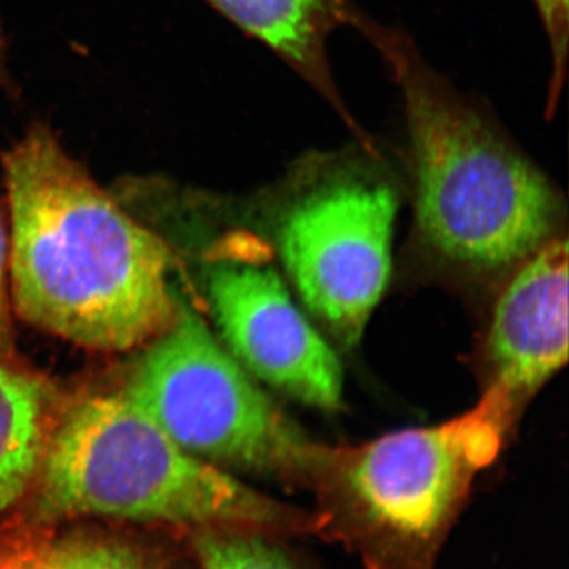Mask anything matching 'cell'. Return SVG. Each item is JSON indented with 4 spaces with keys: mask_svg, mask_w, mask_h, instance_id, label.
Segmentation results:
<instances>
[{
    "mask_svg": "<svg viewBox=\"0 0 569 569\" xmlns=\"http://www.w3.org/2000/svg\"><path fill=\"white\" fill-rule=\"evenodd\" d=\"M9 293V239L0 217V358L18 361Z\"/></svg>",
    "mask_w": 569,
    "mask_h": 569,
    "instance_id": "obj_14",
    "label": "cell"
},
{
    "mask_svg": "<svg viewBox=\"0 0 569 569\" xmlns=\"http://www.w3.org/2000/svg\"><path fill=\"white\" fill-rule=\"evenodd\" d=\"M546 32L550 51V74L546 96V119L559 110L567 84L569 51V0H531Z\"/></svg>",
    "mask_w": 569,
    "mask_h": 569,
    "instance_id": "obj_13",
    "label": "cell"
},
{
    "mask_svg": "<svg viewBox=\"0 0 569 569\" xmlns=\"http://www.w3.org/2000/svg\"><path fill=\"white\" fill-rule=\"evenodd\" d=\"M516 407L490 387L447 422L329 449L317 490L316 535L366 569H437L479 471L497 459Z\"/></svg>",
    "mask_w": 569,
    "mask_h": 569,
    "instance_id": "obj_4",
    "label": "cell"
},
{
    "mask_svg": "<svg viewBox=\"0 0 569 569\" xmlns=\"http://www.w3.org/2000/svg\"><path fill=\"white\" fill-rule=\"evenodd\" d=\"M206 295L223 346L253 378L306 406L340 407L342 365L296 305L266 242L224 239L209 258Z\"/></svg>",
    "mask_w": 569,
    "mask_h": 569,
    "instance_id": "obj_7",
    "label": "cell"
},
{
    "mask_svg": "<svg viewBox=\"0 0 569 569\" xmlns=\"http://www.w3.org/2000/svg\"><path fill=\"white\" fill-rule=\"evenodd\" d=\"M0 569H148L130 550L97 539H13L0 545Z\"/></svg>",
    "mask_w": 569,
    "mask_h": 569,
    "instance_id": "obj_11",
    "label": "cell"
},
{
    "mask_svg": "<svg viewBox=\"0 0 569 569\" xmlns=\"http://www.w3.org/2000/svg\"><path fill=\"white\" fill-rule=\"evenodd\" d=\"M381 149L358 144L299 163L279 217V254L307 309L355 346L391 274L399 193Z\"/></svg>",
    "mask_w": 569,
    "mask_h": 569,
    "instance_id": "obj_6",
    "label": "cell"
},
{
    "mask_svg": "<svg viewBox=\"0 0 569 569\" xmlns=\"http://www.w3.org/2000/svg\"><path fill=\"white\" fill-rule=\"evenodd\" d=\"M31 492L47 518L99 516L316 535V515L183 451L122 391L62 402Z\"/></svg>",
    "mask_w": 569,
    "mask_h": 569,
    "instance_id": "obj_3",
    "label": "cell"
},
{
    "mask_svg": "<svg viewBox=\"0 0 569 569\" xmlns=\"http://www.w3.org/2000/svg\"><path fill=\"white\" fill-rule=\"evenodd\" d=\"M284 538L249 527H206L194 545L201 569H309Z\"/></svg>",
    "mask_w": 569,
    "mask_h": 569,
    "instance_id": "obj_12",
    "label": "cell"
},
{
    "mask_svg": "<svg viewBox=\"0 0 569 569\" xmlns=\"http://www.w3.org/2000/svg\"><path fill=\"white\" fill-rule=\"evenodd\" d=\"M353 31L399 89L415 220L427 244L452 263L497 271L552 239L560 192L496 116L438 73L402 28L362 11Z\"/></svg>",
    "mask_w": 569,
    "mask_h": 569,
    "instance_id": "obj_2",
    "label": "cell"
},
{
    "mask_svg": "<svg viewBox=\"0 0 569 569\" xmlns=\"http://www.w3.org/2000/svg\"><path fill=\"white\" fill-rule=\"evenodd\" d=\"M121 391L183 451L222 468L313 488L329 448L266 395L192 306L138 348Z\"/></svg>",
    "mask_w": 569,
    "mask_h": 569,
    "instance_id": "obj_5",
    "label": "cell"
},
{
    "mask_svg": "<svg viewBox=\"0 0 569 569\" xmlns=\"http://www.w3.org/2000/svg\"><path fill=\"white\" fill-rule=\"evenodd\" d=\"M310 86L335 111L353 140L367 149L378 141L362 127L343 99L329 61V39L353 29L361 17L356 0H208Z\"/></svg>",
    "mask_w": 569,
    "mask_h": 569,
    "instance_id": "obj_9",
    "label": "cell"
},
{
    "mask_svg": "<svg viewBox=\"0 0 569 569\" xmlns=\"http://www.w3.org/2000/svg\"><path fill=\"white\" fill-rule=\"evenodd\" d=\"M490 387L518 407L568 359V244L553 236L520 261L493 310Z\"/></svg>",
    "mask_w": 569,
    "mask_h": 569,
    "instance_id": "obj_8",
    "label": "cell"
},
{
    "mask_svg": "<svg viewBox=\"0 0 569 569\" xmlns=\"http://www.w3.org/2000/svg\"><path fill=\"white\" fill-rule=\"evenodd\" d=\"M62 402L50 380L0 358V511L31 492Z\"/></svg>",
    "mask_w": 569,
    "mask_h": 569,
    "instance_id": "obj_10",
    "label": "cell"
},
{
    "mask_svg": "<svg viewBox=\"0 0 569 569\" xmlns=\"http://www.w3.org/2000/svg\"><path fill=\"white\" fill-rule=\"evenodd\" d=\"M10 208L11 309L102 353L144 346L170 323L173 257L97 186L44 127L3 156Z\"/></svg>",
    "mask_w": 569,
    "mask_h": 569,
    "instance_id": "obj_1",
    "label": "cell"
}]
</instances>
